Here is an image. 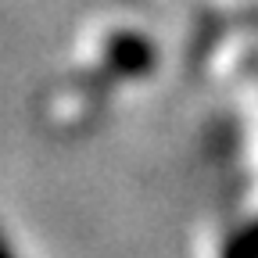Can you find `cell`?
Masks as SVG:
<instances>
[{
  "instance_id": "cell-1",
  "label": "cell",
  "mask_w": 258,
  "mask_h": 258,
  "mask_svg": "<svg viewBox=\"0 0 258 258\" xmlns=\"http://www.w3.org/2000/svg\"><path fill=\"white\" fill-rule=\"evenodd\" d=\"M0 258H11V254H8V247H4V244H0Z\"/></svg>"
}]
</instances>
